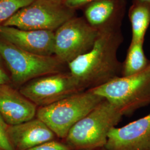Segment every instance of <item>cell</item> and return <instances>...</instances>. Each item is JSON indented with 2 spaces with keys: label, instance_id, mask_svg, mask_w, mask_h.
Listing matches in <instances>:
<instances>
[{
  "label": "cell",
  "instance_id": "6da1fadb",
  "mask_svg": "<svg viewBox=\"0 0 150 150\" xmlns=\"http://www.w3.org/2000/svg\"><path fill=\"white\" fill-rule=\"evenodd\" d=\"M123 41L121 30L100 31L90 50L67 64L70 74L82 91L121 76L122 62L117 52Z\"/></svg>",
  "mask_w": 150,
  "mask_h": 150
},
{
  "label": "cell",
  "instance_id": "5bb4252c",
  "mask_svg": "<svg viewBox=\"0 0 150 150\" xmlns=\"http://www.w3.org/2000/svg\"><path fill=\"white\" fill-rule=\"evenodd\" d=\"M128 15L131 27V41L144 42L150 25V3L132 1Z\"/></svg>",
  "mask_w": 150,
  "mask_h": 150
},
{
  "label": "cell",
  "instance_id": "2e32d148",
  "mask_svg": "<svg viewBox=\"0 0 150 150\" xmlns=\"http://www.w3.org/2000/svg\"><path fill=\"white\" fill-rule=\"evenodd\" d=\"M34 0H0V26Z\"/></svg>",
  "mask_w": 150,
  "mask_h": 150
},
{
  "label": "cell",
  "instance_id": "8992f818",
  "mask_svg": "<svg viewBox=\"0 0 150 150\" xmlns=\"http://www.w3.org/2000/svg\"><path fill=\"white\" fill-rule=\"evenodd\" d=\"M75 11L65 5L63 0H34L1 26L26 30L55 31L75 17Z\"/></svg>",
  "mask_w": 150,
  "mask_h": 150
},
{
  "label": "cell",
  "instance_id": "277c9868",
  "mask_svg": "<svg viewBox=\"0 0 150 150\" xmlns=\"http://www.w3.org/2000/svg\"><path fill=\"white\" fill-rule=\"evenodd\" d=\"M104 100L89 90L82 91L48 106L38 107L36 117L57 137L64 139L70 129Z\"/></svg>",
  "mask_w": 150,
  "mask_h": 150
},
{
  "label": "cell",
  "instance_id": "ac0fdd59",
  "mask_svg": "<svg viewBox=\"0 0 150 150\" xmlns=\"http://www.w3.org/2000/svg\"><path fill=\"white\" fill-rule=\"evenodd\" d=\"M28 150H71L64 144L56 139L45 142Z\"/></svg>",
  "mask_w": 150,
  "mask_h": 150
},
{
  "label": "cell",
  "instance_id": "ffe728a7",
  "mask_svg": "<svg viewBox=\"0 0 150 150\" xmlns=\"http://www.w3.org/2000/svg\"><path fill=\"white\" fill-rule=\"evenodd\" d=\"M11 79L0 62V85L11 84Z\"/></svg>",
  "mask_w": 150,
  "mask_h": 150
},
{
  "label": "cell",
  "instance_id": "9a60e30c",
  "mask_svg": "<svg viewBox=\"0 0 150 150\" xmlns=\"http://www.w3.org/2000/svg\"><path fill=\"white\" fill-rule=\"evenodd\" d=\"M144 43L142 41H131L125 59L122 62L121 76L136 74L150 64V60L146 57L144 50Z\"/></svg>",
  "mask_w": 150,
  "mask_h": 150
},
{
  "label": "cell",
  "instance_id": "7a4b0ae2",
  "mask_svg": "<svg viewBox=\"0 0 150 150\" xmlns=\"http://www.w3.org/2000/svg\"><path fill=\"white\" fill-rule=\"evenodd\" d=\"M122 117L116 107L104 100L70 129L64 142L71 150L105 147L109 132Z\"/></svg>",
  "mask_w": 150,
  "mask_h": 150
},
{
  "label": "cell",
  "instance_id": "7402d4cb",
  "mask_svg": "<svg viewBox=\"0 0 150 150\" xmlns=\"http://www.w3.org/2000/svg\"><path fill=\"white\" fill-rule=\"evenodd\" d=\"M106 150L105 147H102V148H100V149H96V150Z\"/></svg>",
  "mask_w": 150,
  "mask_h": 150
},
{
  "label": "cell",
  "instance_id": "30bf717a",
  "mask_svg": "<svg viewBox=\"0 0 150 150\" xmlns=\"http://www.w3.org/2000/svg\"><path fill=\"white\" fill-rule=\"evenodd\" d=\"M126 0H99L83 8V18L99 32L121 30Z\"/></svg>",
  "mask_w": 150,
  "mask_h": 150
},
{
  "label": "cell",
  "instance_id": "ba28073f",
  "mask_svg": "<svg viewBox=\"0 0 150 150\" xmlns=\"http://www.w3.org/2000/svg\"><path fill=\"white\" fill-rule=\"evenodd\" d=\"M19 91L38 107L48 106L82 91L70 72L38 77L20 87Z\"/></svg>",
  "mask_w": 150,
  "mask_h": 150
},
{
  "label": "cell",
  "instance_id": "52a82bcc",
  "mask_svg": "<svg viewBox=\"0 0 150 150\" xmlns=\"http://www.w3.org/2000/svg\"><path fill=\"white\" fill-rule=\"evenodd\" d=\"M99 31L83 17H74L54 31V56L67 64L92 47Z\"/></svg>",
  "mask_w": 150,
  "mask_h": 150
},
{
  "label": "cell",
  "instance_id": "d6986e66",
  "mask_svg": "<svg viewBox=\"0 0 150 150\" xmlns=\"http://www.w3.org/2000/svg\"><path fill=\"white\" fill-rule=\"evenodd\" d=\"M64 5L72 10L83 8L86 5L99 0H63Z\"/></svg>",
  "mask_w": 150,
  "mask_h": 150
},
{
  "label": "cell",
  "instance_id": "3957f363",
  "mask_svg": "<svg viewBox=\"0 0 150 150\" xmlns=\"http://www.w3.org/2000/svg\"><path fill=\"white\" fill-rule=\"evenodd\" d=\"M89 90L112 103L123 116H129L150 105V64L136 74L120 76Z\"/></svg>",
  "mask_w": 150,
  "mask_h": 150
},
{
  "label": "cell",
  "instance_id": "603a6c76",
  "mask_svg": "<svg viewBox=\"0 0 150 150\" xmlns=\"http://www.w3.org/2000/svg\"><path fill=\"white\" fill-rule=\"evenodd\" d=\"M56 1H59V0H56Z\"/></svg>",
  "mask_w": 150,
  "mask_h": 150
},
{
  "label": "cell",
  "instance_id": "8fae6325",
  "mask_svg": "<svg viewBox=\"0 0 150 150\" xmlns=\"http://www.w3.org/2000/svg\"><path fill=\"white\" fill-rule=\"evenodd\" d=\"M0 38L28 52L44 56H54V31L0 26Z\"/></svg>",
  "mask_w": 150,
  "mask_h": 150
},
{
  "label": "cell",
  "instance_id": "e0dca14e",
  "mask_svg": "<svg viewBox=\"0 0 150 150\" xmlns=\"http://www.w3.org/2000/svg\"><path fill=\"white\" fill-rule=\"evenodd\" d=\"M8 125L0 115V150H15L8 137Z\"/></svg>",
  "mask_w": 150,
  "mask_h": 150
},
{
  "label": "cell",
  "instance_id": "44dd1931",
  "mask_svg": "<svg viewBox=\"0 0 150 150\" xmlns=\"http://www.w3.org/2000/svg\"><path fill=\"white\" fill-rule=\"evenodd\" d=\"M134 1H140V2H148L150 4V0H132Z\"/></svg>",
  "mask_w": 150,
  "mask_h": 150
},
{
  "label": "cell",
  "instance_id": "5b68a950",
  "mask_svg": "<svg viewBox=\"0 0 150 150\" xmlns=\"http://www.w3.org/2000/svg\"><path fill=\"white\" fill-rule=\"evenodd\" d=\"M0 56L10 71L11 82L19 87L38 77L63 72L64 64L55 56L30 53L1 38Z\"/></svg>",
  "mask_w": 150,
  "mask_h": 150
},
{
  "label": "cell",
  "instance_id": "9c48e42d",
  "mask_svg": "<svg viewBox=\"0 0 150 150\" xmlns=\"http://www.w3.org/2000/svg\"><path fill=\"white\" fill-rule=\"evenodd\" d=\"M106 150H150V113L109 132Z\"/></svg>",
  "mask_w": 150,
  "mask_h": 150
},
{
  "label": "cell",
  "instance_id": "7c38bea8",
  "mask_svg": "<svg viewBox=\"0 0 150 150\" xmlns=\"http://www.w3.org/2000/svg\"><path fill=\"white\" fill-rule=\"evenodd\" d=\"M38 108L11 84L0 85V115L8 125L20 124L35 118Z\"/></svg>",
  "mask_w": 150,
  "mask_h": 150
},
{
  "label": "cell",
  "instance_id": "4fadbf2b",
  "mask_svg": "<svg viewBox=\"0 0 150 150\" xmlns=\"http://www.w3.org/2000/svg\"><path fill=\"white\" fill-rule=\"evenodd\" d=\"M7 134L15 150H28L57 137L38 117L15 125H8Z\"/></svg>",
  "mask_w": 150,
  "mask_h": 150
}]
</instances>
